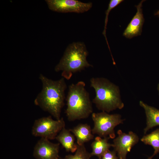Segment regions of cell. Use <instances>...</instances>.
<instances>
[{"mask_svg":"<svg viewBox=\"0 0 159 159\" xmlns=\"http://www.w3.org/2000/svg\"><path fill=\"white\" fill-rule=\"evenodd\" d=\"M39 79L43 84V88L34 101L35 104L43 110L47 112L56 120H59L62 108L64 105L65 91L67 85L64 78L54 81L42 74Z\"/></svg>","mask_w":159,"mask_h":159,"instance_id":"6da1fadb","label":"cell"},{"mask_svg":"<svg viewBox=\"0 0 159 159\" xmlns=\"http://www.w3.org/2000/svg\"><path fill=\"white\" fill-rule=\"evenodd\" d=\"M90 85L95 92L92 102L99 110L109 113L123 107L119 87L107 79L92 77L90 80Z\"/></svg>","mask_w":159,"mask_h":159,"instance_id":"7a4b0ae2","label":"cell"},{"mask_svg":"<svg viewBox=\"0 0 159 159\" xmlns=\"http://www.w3.org/2000/svg\"><path fill=\"white\" fill-rule=\"evenodd\" d=\"M85 82L80 81L69 86L65 113L70 121L88 118L93 113L92 102Z\"/></svg>","mask_w":159,"mask_h":159,"instance_id":"3957f363","label":"cell"},{"mask_svg":"<svg viewBox=\"0 0 159 159\" xmlns=\"http://www.w3.org/2000/svg\"><path fill=\"white\" fill-rule=\"evenodd\" d=\"M88 52L83 42H74L66 48L62 57L56 66L55 70L62 71V77L70 80L73 75L85 68L92 67L87 59Z\"/></svg>","mask_w":159,"mask_h":159,"instance_id":"277c9868","label":"cell"},{"mask_svg":"<svg viewBox=\"0 0 159 159\" xmlns=\"http://www.w3.org/2000/svg\"><path fill=\"white\" fill-rule=\"evenodd\" d=\"M92 118L94 122V126L92 129L93 134L97 135L102 138L109 139L115 138V127L122 123L124 120L119 114H110L102 111L93 112Z\"/></svg>","mask_w":159,"mask_h":159,"instance_id":"5b68a950","label":"cell"},{"mask_svg":"<svg viewBox=\"0 0 159 159\" xmlns=\"http://www.w3.org/2000/svg\"><path fill=\"white\" fill-rule=\"evenodd\" d=\"M63 118L54 120L51 116L42 117L35 120L32 130V134L49 140L55 139L60 131L65 127Z\"/></svg>","mask_w":159,"mask_h":159,"instance_id":"8992f818","label":"cell"},{"mask_svg":"<svg viewBox=\"0 0 159 159\" xmlns=\"http://www.w3.org/2000/svg\"><path fill=\"white\" fill-rule=\"evenodd\" d=\"M49 9L54 11L78 13L87 12L92 7V2L84 3L77 0H46Z\"/></svg>","mask_w":159,"mask_h":159,"instance_id":"52a82bcc","label":"cell"},{"mask_svg":"<svg viewBox=\"0 0 159 159\" xmlns=\"http://www.w3.org/2000/svg\"><path fill=\"white\" fill-rule=\"evenodd\" d=\"M117 133V137L113 140V147L117 153L119 159H126L127 154L138 142L139 137L132 131L126 133L119 130Z\"/></svg>","mask_w":159,"mask_h":159,"instance_id":"ba28073f","label":"cell"},{"mask_svg":"<svg viewBox=\"0 0 159 159\" xmlns=\"http://www.w3.org/2000/svg\"><path fill=\"white\" fill-rule=\"evenodd\" d=\"M59 148V143H54L49 140L41 138L35 145L33 155L37 159H60Z\"/></svg>","mask_w":159,"mask_h":159,"instance_id":"9c48e42d","label":"cell"},{"mask_svg":"<svg viewBox=\"0 0 159 159\" xmlns=\"http://www.w3.org/2000/svg\"><path fill=\"white\" fill-rule=\"evenodd\" d=\"M145 0H142L138 5L135 6L137 11L124 30L123 35L127 38L141 35L144 19L142 8L143 3Z\"/></svg>","mask_w":159,"mask_h":159,"instance_id":"30bf717a","label":"cell"},{"mask_svg":"<svg viewBox=\"0 0 159 159\" xmlns=\"http://www.w3.org/2000/svg\"><path fill=\"white\" fill-rule=\"evenodd\" d=\"M69 130L76 138L78 145H84L94 138L92 129L87 124H80Z\"/></svg>","mask_w":159,"mask_h":159,"instance_id":"8fae6325","label":"cell"},{"mask_svg":"<svg viewBox=\"0 0 159 159\" xmlns=\"http://www.w3.org/2000/svg\"><path fill=\"white\" fill-rule=\"evenodd\" d=\"M139 104L144 110L146 117V126L144 130L145 134L150 129L159 125V110L141 101H140Z\"/></svg>","mask_w":159,"mask_h":159,"instance_id":"7c38bea8","label":"cell"},{"mask_svg":"<svg viewBox=\"0 0 159 159\" xmlns=\"http://www.w3.org/2000/svg\"><path fill=\"white\" fill-rule=\"evenodd\" d=\"M55 139L67 152L74 153L76 150L77 144L75 143L74 135L69 129L65 127L63 128L57 135Z\"/></svg>","mask_w":159,"mask_h":159,"instance_id":"4fadbf2b","label":"cell"},{"mask_svg":"<svg viewBox=\"0 0 159 159\" xmlns=\"http://www.w3.org/2000/svg\"><path fill=\"white\" fill-rule=\"evenodd\" d=\"M109 138H102L98 136L92 143L91 147L92 152L91 153L92 156H95L101 159L103 154L111 147L113 144L108 142Z\"/></svg>","mask_w":159,"mask_h":159,"instance_id":"5bb4252c","label":"cell"},{"mask_svg":"<svg viewBox=\"0 0 159 159\" xmlns=\"http://www.w3.org/2000/svg\"><path fill=\"white\" fill-rule=\"evenodd\" d=\"M141 140L145 144L152 146L154 150L153 154L148 159H152L155 155L159 153V128L144 136Z\"/></svg>","mask_w":159,"mask_h":159,"instance_id":"9a60e30c","label":"cell"},{"mask_svg":"<svg viewBox=\"0 0 159 159\" xmlns=\"http://www.w3.org/2000/svg\"><path fill=\"white\" fill-rule=\"evenodd\" d=\"M92 156L91 153L87 150L84 145H77V148L74 154L67 155L61 159H90Z\"/></svg>","mask_w":159,"mask_h":159,"instance_id":"2e32d148","label":"cell"},{"mask_svg":"<svg viewBox=\"0 0 159 159\" xmlns=\"http://www.w3.org/2000/svg\"><path fill=\"white\" fill-rule=\"evenodd\" d=\"M124 0H110L108 5V8L106 11L105 12V26L104 30L102 34L104 36L105 38L107 43V45H108V47H109L110 50V49L106 35V27L108 21V15H109V13L113 9L116 7V6H117V5H118L119 4H120V3H121Z\"/></svg>","mask_w":159,"mask_h":159,"instance_id":"e0dca14e","label":"cell"},{"mask_svg":"<svg viewBox=\"0 0 159 159\" xmlns=\"http://www.w3.org/2000/svg\"><path fill=\"white\" fill-rule=\"evenodd\" d=\"M116 153L114 150L110 151L109 150L103 154L101 159H119Z\"/></svg>","mask_w":159,"mask_h":159,"instance_id":"ac0fdd59","label":"cell"},{"mask_svg":"<svg viewBox=\"0 0 159 159\" xmlns=\"http://www.w3.org/2000/svg\"><path fill=\"white\" fill-rule=\"evenodd\" d=\"M154 15L157 16L159 17V10L155 13Z\"/></svg>","mask_w":159,"mask_h":159,"instance_id":"d6986e66","label":"cell"},{"mask_svg":"<svg viewBox=\"0 0 159 159\" xmlns=\"http://www.w3.org/2000/svg\"><path fill=\"white\" fill-rule=\"evenodd\" d=\"M157 89H158V94H159V83L158 84V85Z\"/></svg>","mask_w":159,"mask_h":159,"instance_id":"ffe728a7","label":"cell"}]
</instances>
